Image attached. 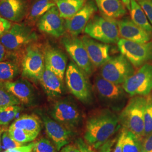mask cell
Listing matches in <instances>:
<instances>
[{"label": "cell", "instance_id": "25", "mask_svg": "<svg viewBox=\"0 0 152 152\" xmlns=\"http://www.w3.org/2000/svg\"><path fill=\"white\" fill-rule=\"evenodd\" d=\"M87 0H55L60 15L68 19L74 16L85 4Z\"/></svg>", "mask_w": 152, "mask_h": 152}, {"label": "cell", "instance_id": "46", "mask_svg": "<svg viewBox=\"0 0 152 152\" xmlns=\"http://www.w3.org/2000/svg\"><path fill=\"white\" fill-rule=\"evenodd\" d=\"M32 152H33V151H32Z\"/></svg>", "mask_w": 152, "mask_h": 152}, {"label": "cell", "instance_id": "13", "mask_svg": "<svg viewBox=\"0 0 152 152\" xmlns=\"http://www.w3.org/2000/svg\"><path fill=\"white\" fill-rule=\"evenodd\" d=\"M97 10V6L92 0H87L84 6L74 16L66 19L65 29L72 36H77L84 31L88 22Z\"/></svg>", "mask_w": 152, "mask_h": 152}, {"label": "cell", "instance_id": "17", "mask_svg": "<svg viewBox=\"0 0 152 152\" xmlns=\"http://www.w3.org/2000/svg\"><path fill=\"white\" fill-rule=\"evenodd\" d=\"M81 39L93 65L102 66L111 58L110 46L108 44L98 41L88 36H83Z\"/></svg>", "mask_w": 152, "mask_h": 152}, {"label": "cell", "instance_id": "26", "mask_svg": "<svg viewBox=\"0 0 152 152\" xmlns=\"http://www.w3.org/2000/svg\"><path fill=\"white\" fill-rule=\"evenodd\" d=\"M129 11L132 22L144 31L152 33V26L149 23L145 12L136 0H131Z\"/></svg>", "mask_w": 152, "mask_h": 152}, {"label": "cell", "instance_id": "28", "mask_svg": "<svg viewBox=\"0 0 152 152\" xmlns=\"http://www.w3.org/2000/svg\"><path fill=\"white\" fill-rule=\"evenodd\" d=\"M122 130L124 131L123 152H141L142 140L139 139L130 131L124 129Z\"/></svg>", "mask_w": 152, "mask_h": 152}, {"label": "cell", "instance_id": "45", "mask_svg": "<svg viewBox=\"0 0 152 152\" xmlns=\"http://www.w3.org/2000/svg\"><path fill=\"white\" fill-rule=\"evenodd\" d=\"M0 152H5V151H1Z\"/></svg>", "mask_w": 152, "mask_h": 152}, {"label": "cell", "instance_id": "8", "mask_svg": "<svg viewBox=\"0 0 152 152\" xmlns=\"http://www.w3.org/2000/svg\"><path fill=\"white\" fill-rule=\"evenodd\" d=\"M37 38L36 33L29 26L15 23L0 38V42L7 50L14 51L36 41Z\"/></svg>", "mask_w": 152, "mask_h": 152}, {"label": "cell", "instance_id": "24", "mask_svg": "<svg viewBox=\"0 0 152 152\" xmlns=\"http://www.w3.org/2000/svg\"><path fill=\"white\" fill-rule=\"evenodd\" d=\"M9 128L20 129L38 135L41 129V121L36 115L26 114L15 120Z\"/></svg>", "mask_w": 152, "mask_h": 152}, {"label": "cell", "instance_id": "44", "mask_svg": "<svg viewBox=\"0 0 152 152\" xmlns=\"http://www.w3.org/2000/svg\"><path fill=\"white\" fill-rule=\"evenodd\" d=\"M121 1L123 2V3L126 6V7L127 8V9L129 10H130V4L131 0H121ZM136 1H137V0H136Z\"/></svg>", "mask_w": 152, "mask_h": 152}, {"label": "cell", "instance_id": "37", "mask_svg": "<svg viewBox=\"0 0 152 152\" xmlns=\"http://www.w3.org/2000/svg\"><path fill=\"white\" fill-rule=\"evenodd\" d=\"M12 23L5 18L0 16V38L11 27Z\"/></svg>", "mask_w": 152, "mask_h": 152}, {"label": "cell", "instance_id": "2", "mask_svg": "<svg viewBox=\"0 0 152 152\" xmlns=\"http://www.w3.org/2000/svg\"><path fill=\"white\" fill-rule=\"evenodd\" d=\"M147 99L134 96L127 102L119 115L120 126L139 139L144 138V115Z\"/></svg>", "mask_w": 152, "mask_h": 152}, {"label": "cell", "instance_id": "10", "mask_svg": "<svg viewBox=\"0 0 152 152\" xmlns=\"http://www.w3.org/2000/svg\"><path fill=\"white\" fill-rule=\"evenodd\" d=\"M122 87L130 96H147L152 91V65L148 63L123 83Z\"/></svg>", "mask_w": 152, "mask_h": 152}, {"label": "cell", "instance_id": "30", "mask_svg": "<svg viewBox=\"0 0 152 152\" xmlns=\"http://www.w3.org/2000/svg\"><path fill=\"white\" fill-rule=\"evenodd\" d=\"M8 132L13 140L22 145L33 141L38 136L37 134L29 132L20 129L9 128Z\"/></svg>", "mask_w": 152, "mask_h": 152}, {"label": "cell", "instance_id": "43", "mask_svg": "<svg viewBox=\"0 0 152 152\" xmlns=\"http://www.w3.org/2000/svg\"><path fill=\"white\" fill-rule=\"evenodd\" d=\"M5 126H1L0 125V152L2 151V141H1V137L3 132L5 131L6 130V128L4 127Z\"/></svg>", "mask_w": 152, "mask_h": 152}, {"label": "cell", "instance_id": "16", "mask_svg": "<svg viewBox=\"0 0 152 152\" xmlns=\"http://www.w3.org/2000/svg\"><path fill=\"white\" fill-rule=\"evenodd\" d=\"M30 4V0H0V15L10 22H21L27 15Z\"/></svg>", "mask_w": 152, "mask_h": 152}, {"label": "cell", "instance_id": "14", "mask_svg": "<svg viewBox=\"0 0 152 152\" xmlns=\"http://www.w3.org/2000/svg\"><path fill=\"white\" fill-rule=\"evenodd\" d=\"M40 115L47 135L54 144L58 151H59L63 147L69 144L73 135V132L68 130L47 114L41 113Z\"/></svg>", "mask_w": 152, "mask_h": 152}, {"label": "cell", "instance_id": "39", "mask_svg": "<svg viewBox=\"0 0 152 152\" xmlns=\"http://www.w3.org/2000/svg\"><path fill=\"white\" fill-rule=\"evenodd\" d=\"M35 144V142L27 145H22L20 147H16L14 148L9 149L5 151V152H32Z\"/></svg>", "mask_w": 152, "mask_h": 152}, {"label": "cell", "instance_id": "21", "mask_svg": "<svg viewBox=\"0 0 152 152\" xmlns=\"http://www.w3.org/2000/svg\"><path fill=\"white\" fill-rule=\"evenodd\" d=\"M4 86L22 103L31 104L34 98L33 87L27 81L17 80L15 81L5 82Z\"/></svg>", "mask_w": 152, "mask_h": 152}, {"label": "cell", "instance_id": "7", "mask_svg": "<svg viewBox=\"0 0 152 152\" xmlns=\"http://www.w3.org/2000/svg\"><path fill=\"white\" fill-rule=\"evenodd\" d=\"M101 67L100 76L118 85L123 84L135 73L133 65L121 54L111 57Z\"/></svg>", "mask_w": 152, "mask_h": 152}, {"label": "cell", "instance_id": "29", "mask_svg": "<svg viewBox=\"0 0 152 152\" xmlns=\"http://www.w3.org/2000/svg\"><path fill=\"white\" fill-rule=\"evenodd\" d=\"M116 141L117 139H110L98 149L90 146L81 138H78L76 140L75 144L78 147L81 152H110L112 148Z\"/></svg>", "mask_w": 152, "mask_h": 152}, {"label": "cell", "instance_id": "15", "mask_svg": "<svg viewBox=\"0 0 152 152\" xmlns=\"http://www.w3.org/2000/svg\"><path fill=\"white\" fill-rule=\"evenodd\" d=\"M37 26L41 32L56 38L61 37L65 31V22L56 5L38 19Z\"/></svg>", "mask_w": 152, "mask_h": 152}, {"label": "cell", "instance_id": "23", "mask_svg": "<svg viewBox=\"0 0 152 152\" xmlns=\"http://www.w3.org/2000/svg\"><path fill=\"white\" fill-rule=\"evenodd\" d=\"M56 5L55 0H33L29 6L26 19L29 23H34L50 10Z\"/></svg>", "mask_w": 152, "mask_h": 152}, {"label": "cell", "instance_id": "34", "mask_svg": "<svg viewBox=\"0 0 152 152\" xmlns=\"http://www.w3.org/2000/svg\"><path fill=\"white\" fill-rule=\"evenodd\" d=\"M33 152H58L54 144L46 138H42L35 142L33 149Z\"/></svg>", "mask_w": 152, "mask_h": 152}, {"label": "cell", "instance_id": "19", "mask_svg": "<svg viewBox=\"0 0 152 152\" xmlns=\"http://www.w3.org/2000/svg\"><path fill=\"white\" fill-rule=\"evenodd\" d=\"M45 66L63 80L66 69L67 58L61 51L48 48L44 52Z\"/></svg>", "mask_w": 152, "mask_h": 152}, {"label": "cell", "instance_id": "12", "mask_svg": "<svg viewBox=\"0 0 152 152\" xmlns=\"http://www.w3.org/2000/svg\"><path fill=\"white\" fill-rule=\"evenodd\" d=\"M22 75L34 81H39L45 68L44 53L38 46L29 45L22 60Z\"/></svg>", "mask_w": 152, "mask_h": 152}, {"label": "cell", "instance_id": "11", "mask_svg": "<svg viewBox=\"0 0 152 152\" xmlns=\"http://www.w3.org/2000/svg\"><path fill=\"white\" fill-rule=\"evenodd\" d=\"M61 42L73 62L87 76H90L93 72V64L82 39L74 36L66 37L63 38Z\"/></svg>", "mask_w": 152, "mask_h": 152}, {"label": "cell", "instance_id": "5", "mask_svg": "<svg viewBox=\"0 0 152 152\" xmlns=\"http://www.w3.org/2000/svg\"><path fill=\"white\" fill-rule=\"evenodd\" d=\"M84 32L91 38L104 44H116L120 39L117 21L103 16H92Z\"/></svg>", "mask_w": 152, "mask_h": 152}, {"label": "cell", "instance_id": "32", "mask_svg": "<svg viewBox=\"0 0 152 152\" xmlns=\"http://www.w3.org/2000/svg\"><path fill=\"white\" fill-rule=\"evenodd\" d=\"M144 110V137L152 134V95L148 96Z\"/></svg>", "mask_w": 152, "mask_h": 152}, {"label": "cell", "instance_id": "6", "mask_svg": "<svg viewBox=\"0 0 152 152\" xmlns=\"http://www.w3.org/2000/svg\"><path fill=\"white\" fill-rule=\"evenodd\" d=\"M51 117L68 130L74 131L82 124L83 114L78 105L68 99H61L53 105Z\"/></svg>", "mask_w": 152, "mask_h": 152}, {"label": "cell", "instance_id": "33", "mask_svg": "<svg viewBox=\"0 0 152 152\" xmlns=\"http://www.w3.org/2000/svg\"><path fill=\"white\" fill-rule=\"evenodd\" d=\"M20 102L6 89L4 85L0 86V109L10 105H19Z\"/></svg>", "mask_w": 152, "mask_h": 152}, {"label": "cell", "instance_id": "41", "mask_svg": "<svg viewBox=\"0 0 152 152\" xmlns=\"http://www.w3.org/2000/svg\"><path fill=\"white\" fill-rule=\"evenodd\" d=\"M60 152H81L76 144H69L63 147Z\"/></svg>", "mask_w": 152, "mask_h": 152}, {"label": "cell", "instance_id": "20", "mask_svg": "<svg viewBox=\"0 0 152 152\" xmlns=\"http://www.w3.org/2000/svg\"><path fill=\"white\" fill-rule=\"evenodd\" d=\"M39 81L50 98H58L64 93L63 80L46 66Z\"/></svg>", "mask_w": 152, "mask_h": 152}, {"label": "cell", "instance_id": "27", "mask_svg": "<svg viewBox=\"0 0 152 152\" xmlns=\"http://www.w3.org/2000/svg\"><path fill=\"white\" fill-rule=\"evenodd\" d=\"M19 72V65L12 61H0V83L11 81Z\"/></svg>", "mask_w": 152, "mask_h": 152}, {"label": "cell", "instance_id": "35", "mask_svg": "<svg viewBox=\"0 0 152 152\" xmlns=\"http://www.w3.org/2000/svg\"><path fill=\"white\" fill-rule=\"evenodd\" d=\"M1 141L2 149L5 151L16 147H20L22 145L21 144L12 139V138L10 136L8 130H6L3 132L1 137Z\"/></svg>", "mask_w": 152, "mask_h": 152}, {"label": "cell", "instance_id": "3", "mask_svg": "<svg viewBox=\"0 0 152 152\" xmlns=\"http://www.w3.org/2000/svg\"><path fill=\"white\" fill-rule=\"evenodd\" d=\"M94 89L99 100L107 108L121 112L127 103V94L121 86L108 81L101 76L96 77Z\"/></svg>", "mask_w": 152, "mask_h": 152}, {"label": "cell", "instance_id": "38", "mask_svg": "<svg viewBox=\"0 0 152 152\" xmlns=\"http://www.w3.org/2000/svg\"><path fill=\"white\" fill-rule=\"evenodd\" d=\"M141 152H152V134L143 139Z\"/></svg>", "mask_w": 152, "mask_h": 152}, {"label": "cell", "instance_id": "22", "mask_svg": "<svg viewBox=\"0 0 152 152\" xmlns=\"http://www.w3.org/2000/svg\"><path fill=\"white\" fill-rule=\"evenodd\" d=\"M102 16L115 20L124 16L126 9L121 0H95Z\"/></svg>", "mask_w": 152, "mask_h": 152}, {"label": "cell", "instance_id": "4", "mask_svg": "<svg viewBox=\"0 0 152 152\" xmlns=\"http://www.w3.org/2000/svg\"><path fill=\"white\" fill-rule=\"evenodd\" d=\"M87 76L73 61L69 63L65 71V82L69 91L85 104L91 103L93 100L92 88Z\"/></svg>", "mask_w": 152, "mask_h": 152}, {"label": "cell", "instance_id": "9", "mask_svg": "<svg viewBox=\"0 0 152 152\" xmlns=\"http://www.w3.org/2000/svg\"><path fill=\"white\" fill-rule=\"evenodd\" d=\"M117 44L121 54L135 67H140L152 60V41L139 43L122 38Z\"/></svg>", "mask_w": 152, "mask_h": 152}, {"label": "cell", "instance_id": "1", "mask_svg": "<svg viewBox=\"0 0 152 152\" xmlns=\"http://www.w3.org/2000/svg\"><path fill=\"white\" fill-rule=\"evenodd\" d=\"M120 126L119 115L115 112L108 108L99 110L87 118L83 140L98 149L110 139Z\"/></svg>", "mask_w": 152, "mask_h": 152}, {"label": "cell", "instance_id": "18", "mask_svg": "<svg viewBox=\"0 0 152 152\" xmlns=\"http://www.w3.org/2000/svg\"><path fill=\"white\" fill-rule=\"evenodd\" d=\"M117 23L120 35L124 39L139 43H145L152 39V33L141 29L128 17L121 19Z\"/></svg>", "mask_w": 152, "mask_h": 152}, {"label": "cell", "instance_id": "31", "mask_svg": "<svg viewBox=\"0 0 152 152\" xmlns=\"http://www.w3.org/2000/svg\"><path fill=\"white\" fill-rule=\"evenodd\" d=\"M21 107L18 105H10L0 109V125L6 126L14 119L20 111Z\"/></svg>", "mask_w": 152, "mask_h": 152}, {"label": "cell", "instance_id": "36", "mask_svg": "<svg viewBox=\"0 0 152 152\" xmlns=\"http://www.w3.org/2000/svg\"><path fill=\"white\" fill-rule=\"evenodd\" d=\"M136 1L141 6L148 20L152 24V0H137Z\"/></svg>", "mask_w": 152, "mask_h": 152}, {"label": "cell", "instance_id": "40", "mask_svg": "<svg viewBox=\"0 0 152 152\" xmlns=\"http://www.w3.org/2000/svg\"><path fill=\"white\" fill-rule=\"evenodd\" d=\"M123 138H124V131L122 130L120 133V135L117 139L115 142V145L113 152H123L122 151V142H123Z\"/></svg>", "mask_w": 152, "mask_h": 152}, {"label": "cell", "instance_id": "42", "mask_svg": "<svg viewBox=\"0 0 152 152\" xmlns=\"http://www.w3.org/2000/svg\"><path fill=\"white\" fill-rule=\"evenodd\" d=\"M6 51L7 50L6 49L5 46L0 42V61L5 59L6 55Z\"/></svg>", "mask_w": 152, "mask_h": 152}]
</instances>
